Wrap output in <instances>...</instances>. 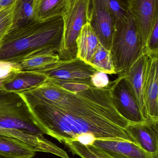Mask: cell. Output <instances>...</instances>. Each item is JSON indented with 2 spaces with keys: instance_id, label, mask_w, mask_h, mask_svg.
<instances>
[{
  "instance_id": "2",
  "label": "cell",
  "mask_w": 158,
  "mask_h": 158,
  "mask_svg": "<svg viewBox=\"0 0 158 158\" xmlns=\"http://www.w3.org/2000/svg\"><path fill=\"white\" fill-rule=\"evenodd\" d=\"M63 30L62 16L11 28L0 46V61L19 63L35 55L57 53Z\"/></svg>"
},
{
  "instance_id": "3",
  "label": "cell",
  "mask_w": 158,
  "mask_h": 158,
  "mask_svg": "<svg viewBox=\"0 0 158 158\" xmlns=\"http://www.w3.org/2000/svg\"><path fill=\"white\" fill-rule=\"evenodd\" d=\"M109 52L115 74L119 75H124L144 54L135 21L130 11L124 18L115 22Z\"/></svg>"
},
{
  "instance_id": "27",
  "label": "cell",
  "mask_w": 158,
  "mask_h": 158,
  "mask_svg": "<svg viewBox=\"0 0 158 158\" xmlns=\"http://www.w3.org/2000/svg\"><path fill=\"white\" fill-rule=\"evenodd\" d=\"M91 83L93 86L97 88H105L110 84L107 74L97 70L92 76Z\"/></svg>"
},
{
  "instance_id": "5",
  "label": "cell",
  "mask_w": 158,
  "mask_h": 158,
  "mask_svg": "<svg viewBox=\"0 0 158 158\" xmlns=\"http://www.w3.org/2000/svg\"><path fill=\"white\" fill-rule=\"evenodd\" d=\"M90 0H70L63 15L64 30L57 53L60 59H70L77 56V40L83 27L89 23Z\"/></svg>"
},
{
  "instance_id": "28",
  "label": "cell",
  "mask_w": 158,
  "mask_h": 158,
  "mask_svg": "<svg viewBox=\"0 0 158 158\" xmlns=\"http://www.w3.org/2000/svg\"><path fill=\"white\" fill-rule=\"evenodd\" d=\"M16 0H0V10L15 2Z\"/></svg>"
},
{
  "instance_id": "19",
  "label": "cell",
  "mask_w": 158,
  "mask_h": 158,
  "mask_svg": "<svg viewBox=\"0 0 158 158\" xmlns=\"http://www.w3.org/2000/svg\"><path fill=\"white\" fill-rule=\"evenodd\" d=\"M60 59L57 53H42L26 58L19 64L22 71H39L55 64Z\"/></svg>"
},
{
  "instance_id": "16",
  "label": "cell",
  "mask_w": 158,
  "mask_h": 158,
  "mask_svg": "<svg viewBox=\"0 0 158 158\" xmlns=\"http://www.w3.org/2000/svg\"><path fill=\"white\" fill-rule=\"evenodd\" d=\"M70 0H33L34 20L42 22L58 16H63Z\"/></svg>"
},
{
  "instance_id": "17",
  "label": "cell",
  "mask_w": 158,
  "mask_h": 158,
  "mask_svg": "<svg viewBox=\"0 0 158 158\" xmlns=\"http://www.w3.org/2000/svg\"><path fill=\"white\" fill-rule=\"evenodd\" d=\"M100 44L90 24L86 23L77 40V57L89 64Z\"/></svg>"
},
{
  "instance_id": "32",
  "label": "cell",
  "mask_w": 158,
  "mask_h": 158,
  "mask_svg": "<svg viewBox=\"0 0 158 158\" xmlns=\"http://www.w3.org/2000/svg\"><path fill=\"white\" fill-rule=\"evenodd\" d=\"M0 10V12H1V10Z\"/></svg>"
},
{
  "instance_id": "20",
  "label": "cell",
  "mask_w": 158,
  "mask_h": 158,
  "mask_svg": "<svg viewBox=\"0 0 158 158\" xmlns=\"http://www.w3.org/2000/svg\"><path fill=\"white\" fill-rule=\"evenodd\" d=\"M74 155L82 158H113L107 153L92 144H83L79 141H70L65 144Z\"/></svg>"
},
{
  "instance_id": "25",
  "label": "cell",
  "mask_w": 158,
  "mask_h": 158,
  "mask_svg": "<svg viewBox=\"0 0 158 158\" xmlns=\"http://www.w3.org/2000/svg\"><path fill=\"white\" fill-rule=\"evenodd\" d=\"M22 71L19 63L0 61V80L2 82L8 81Z\"/></svg>"
},
{
  "instance_id": "24",
  "label": "cell",
  "mask_w": 158,
  "mask_h": 158,
  "mask_svg": "<svg viewBox=\"0 0 158 158\" xmlns=\"http://www.w3.org/2000/svg\"><path fill=\"white\" fill-rule=\"evenodd\" d=\"M115 22L124 18L129 12L130 0H106Z\"/></svg>"
},
{
  "instance_id": "8",
  "label": "cell",
  "mask_w": 158,
  "mask_h": 158,
  "mask_svg": "<svg viewBox=\"0 0 158 158\" xmlns=\"http://www.w3.org/2000/svg\"><path fill=\"white\" fill-rule=\"evenodd\" d=\"M129 11L134 19L140 44L145 54L148 37L158 21V0H130Z\"/></svg>"
},
{
  "instance_id": "10",
  "label": "cell",
  "mask_w": 158,
  "mask_h": 158,
  "mask_svg": "<svg viewBox=\"0 0 158 158\" xmlns=\"http://www.w3.org/2000/svg\"><path fill=\"white\" fill-rule=\"evenodd\" d=\"M147 56L144 80L145 103L148 119L158 120V54Z\"/></svg>"
},
{
  "instance_id": "22",
  "label": "cell",
  "mask_w": 158,
  "mask_h": 158,
  "mask_svg": "<svg viewBox=\"0 0 158 158\" xmlns=\"http://www.w3.org/2000/svg\"><path fill=\"white\" fill-rule=\"evenodd\" d=\"M33 0H16L12 28L34 20Z\"/></svg>"
},
{
  "instance_id": "29",
  "label": "cell",
  "mask_w": 158,
  "mask_h": 158,
  "mask_svg": "<svg viewBox=\"0 0 158 158\" xmlns=\"http://www.w3.org/2000/svg\"><path fill=\"white\" fill-rule=\"evenodd\" d=\"M0 158H15L7 156H4V155H2L0 154Z\"/></svg>"
},
{
  "instance_id": "30",
  "label": "cell",
  "mask_w": 158,
  "mask_h": 158,
  "mask_svg": "<svg viewBox=\"0 0 158 158\" xmlns=\"http://www.w3.org/2000/svg\"><path fill=\"white\" fill-rule=\"evenodd\" d=\"M2 82H0V89H2Z\"/></svg>"
},
{
  "instance_id": "11",
  "label": "cell",
  "mask_w": 158,
  "mask_h": 158,
  "mask_svg": "<svg viewBox=\"0 0 158 158\" xmlns=\"http://www.w3.org/2000/svg\"><path fill=\"white\" fill-rule=\"evenodd\" d=\"M126 130L137 146L158 158V120L149 118L143 123H130Z\"/></svg>"
},
{
  "instance_id": "12",
  "label": "cell",
  "mask_w": 158,
  "mask_h": 158,
  "mask_svg": "<svg viewBox=\"0 0 158 158\" xmlns=\"http://www.w3.org/2000/svg\"><path fill=\"white\" fill-rule=\"evenodd\" d=\"M147 59V56L143 55L124 75L142 114L147 120L148 116L144 97V80Z\"/></svg>"
},
{
  "instance_id": "15",
  "label": "cell",
  "mask_w": 158,
  "mask_h": 158,
  "mask_svg": "<svg viewBox=\"0 0 158 158\" xmlns=\"http://www.w3.org/2000/svg\"><path fill=\"white\" fill-rule=\"evenodd\" d=\"M47 80V78L42 74L22 71L8 81L2 82V88L8 92H25L36 88Z\"/></svg>"
},
{
  "instance_id": "13",
  "label": "cell",
  "mask_w": 158,
  "mask_h": 158,
  "mask_svg": "<svg viewBox=\"0 0 158 158\" xmlns=\"http://www.w3.org/2000/svg\"><path fill=\"white\" fill-rule=\"evenodd\" d=\"M113 158H156L136 144L117 140H95L92 144Z\"/></svg>"
},
{
  "instance_id": "31",
  "label": "cell",
  "mask_w": 158,
  "mask_h": 158,
  "mask_svg": "<svg viewBox=\"0 0 158 158\" xmlns=\"http://www.w3.org/2000/svg\"><path fill=\"white\" fill-rule=\"evenodd\" d=\"M0 82H2V81H1V80H0Z\"/></svg>"
},
{
  "instance_id": "7",
  "label": "cell",
  "mask_w": 158,
  "mask_h": 158,
  "mask_svg": "<svg viewBox=\"0 0 158 158\" xmlns=\"http://www.w3.org/2000/svg\"><path fill=\"white\" fill-rule=\"evenodd\" d=\"M110 90L116 109L130 123H143L146 121L130 90L125 75H120L110 82Z\"/></svg>"
},
{
  "instance_id": "26",
  "label": "cell",
  "mask_w": 158,
  "mask_h": 158,
  "mask_svg": "<svg viewBox=\"0 0 158 158\" xmlns=\"http://www.w3.org/2000/svg\"><path fill=\"white\" fill-rule=\"evenodd\" d=\"M145 54H158V21L154 26L148 37Z\"/></svg>"
},
{
  "instance_id": "4",
  "label": "cell",
  "mask_w": 158,
  "mask_h": 158,
  "mask_svg": "<svg viewBox=\"0 0 158 158\" xmlns=\"http://www.w3.org/2000/svg\"><path fill=\"white\" fill-rule=\"evenodd\" d=\"M0 127L30 134L46 135L19 94L2 89H0Z\"/></svg>"
},
{
  "instance_id": "18",
  "label": "cell",
  "mask_w": 158,
  "mask_h": 158,
  "mask_svg": "<svg viewBox=\"0 0 158 158\" xmlns=\"http://www.w3.org/2000/svg\"><path fill=\"white\" fill-rule=\"evenodd\" d=\"M0 154L13 158H32L36 152L19 140L0 135Z\"/></svg>"
},
{
  "instance_id": "14",
  "label": "cell",
  "mask_w": 158,
  "mask_h": 158,
  "mask_svg": "<svg viewBox=\"0 0 158 158\" xmlns=\"http://www.w3.org/2000/svg\"><path fill=\"white\" fill-rule=\"evenodd\" d=\"M0 135L19 140L32 148L36 152L51 153L62 158H70L64 150L42 135L30 134L18 130L2 127H0Z\"/></svg>"
},
{
  "instance_id": "23",
  "label": "cell",
  "mask_w": 158,
  "mask_h": 158,
  "mask_svg": "<svg viewBox=\"0 0 158 158\" xmlns=\"http://www.w3.org/2000/svg\"><path fill=\"white\" fill-rule=\"evenodd\" d=\"M15 2L0 12V46L13 26Z\"/></svg>"
},
{
  "instance_id": "6",
  "label": "cell",
  "mask_w": 158,
  "mask_h": 158,
  "mask_svg": "<svg viewBox=\"0 0 158 158\" xmlns=\"http://www.w3.org/2000/svg\"><path fill=\"white\" fill-rule=\"evenodd\" d=\"M96 71L90 64L77 57L73 59H60L44 69L31 72L42 74L49 80L92 85L91 78Z\"/></svg>"
},
{
  "instance_id": "1",
  "label": "cell",
  "mask_w": 158,
  "mask_h": 158,
  "mask_svg": "<svg viewBox=\"0 0 158 158\" xmlns=\"http://www.w3.org/2000/svg\"><path fill=\"white\" fill-rule=\"evenodd\" d=\"M18 93L46 135L60 143L79 141L90 135L96 140L135 143L126 130L130 123L114 106L110 82L97 88L47 79L34 89Z\"/></svg>"
},
{
  "instance_id": "21",
  "label": "cell",
  "mask_w": 158,
  "mask_h": 158,
  "mask_svg": "<svg viewBox=\"0 0 158 158\" xmlns=\"http://www.w3.org/2000/svg\"><path fill=\"white\" fill-rule=\"evenodd\" d=\"M89 64L97 71L107 74H116L110 52L102 46L101 44Z\"/></svg>"
},
{
  "instance_id": "9",
  "label": "cell",
  "mask_w": 158,
  "mask_h": 158,
  "mask_svg": "<svg viewBox=\"0 0 158 158\" xmlns=\"http://www.w3.org/2000/svg\"><path fill=\"white\" fill-rule=\"evenodd\" d=\"M115 22L106 0H90L89 24L101 45L109 51Z\"/></svg>"
}]
</instances>
